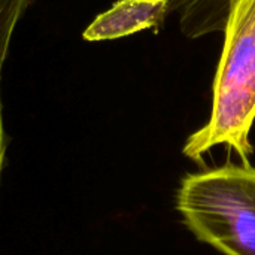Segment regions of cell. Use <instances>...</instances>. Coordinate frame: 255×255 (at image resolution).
Returning a JSON list of instances; mask_svg holds the SVG:
<instances>
[{
  "instance_id": "obj_1",
  "label": "cell",
  "mask_w": 255,
  "mask_h": 255,
  "mask_svg": "<svg viewBox=\"0 0 255 255\" xmlns=\"http://www.w3.org/2000/svg\"><path fill=\"white\" fill-rule=\"evenodd\" d=\"M224 45L212 87V112L208 123L190 134L182 154L194 161L214 146L226 145L245 164L254 146L250 133L255 123V0H233Z\"/></svg>"
},
{
  "instance_id": "obj_2",
  "label": "cell",
  "mask_w": 255,
  "mask_h": 255,
  "mask_svg": "<svg viewBox=\"0 0 255 255\" xmlns=\"http://www.w3.org/2000/svg\"><path fill=\"white\" fill-rule=\"evenodd\" d=\"M176 209L199 241L226 255H255V169L250 164L185 175Z\"/></svg>"
},
{
  "instance_id": "obj_4",
  "label": "cell",
  "mask_w": 255,
  "mask_h": 255,
  "mask_svg": "<svg viewBox=\"0 0 255 255\" xmlns=\"http://www.w3.org/2000/svg\"><path fill=\"white\" fill-rule=\"evenodd\" d=\"M233 0H169V13H176L181 33L199 39L224 30Z\"/></svg>"
},
{
  "instance_id": "obj_3",
  "label": "cell",
  "mask_w": 255,
  "mask_h": 255,
  "mask_svg": "<svg viewBox=\"0 0 255 255\" xmlns=\"http://www.w3.org/2000/svg\"><path fill=\"white\" fill-rule=\"evenodd\" d=\"M169 15V0H118L84 31L85 40L120 39L158 28Z\"/></svg>"
},
{
  "instance_id": "obj_5",
  "label": "cell",
  "mask_w": 255,
  "mask_h": 255,
  "mask_svg": "<svg viewBox=\"0 0 255 255\" xmlns=\"http://www.w3.org/2000/svg\"><path fill=\"white\" fill-rule=\"evenodd\" d=\"M34 0H0V182L6 163V152L9 137L6 134L4 121H3V103H1V76L3 67L10 49V42L13 33L28 10Z\"/></svg>"
}]
</instances>
